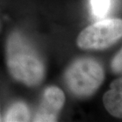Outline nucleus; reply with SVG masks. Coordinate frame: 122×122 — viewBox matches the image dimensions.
Here are the masks:
<instances>
[{"mask_svg":"<svg viewBox=\"0 0 122 122\" xmlns=\"http://www.w3.org/2000/svg\"><path fill=\"white\" fill-rule=\"evenodd\" d=\"M29 112L24 103L17 102L13 105L5 116V121H28Z\"/></svg>","mask_w":122,"mask_h":122,"instance_id":"423d86ee","label":"nucleus"},{"mask_svg":"<svg viewBox=\"0 0 122 122\" xmlns=\"http://www.w3.org/2000/svg\"><path fill=\"white\" fill-rule=\"evenodd\" d=\"M6 59L10 73L18 81L36 86L43 80L42 59L19 33H13L7 41Z\"/></svg>","mask_w":122,"mask_h":122,"instance_id":"f257e3e1","label":"nucleus"},{"mask_svg":"<svg viewBox=\"0 0 122 122\" xmlns=\"http://www.w3.org/2000/svg\"><path fill=\"white\" fill-rule=\"evenodd\" d=\"M103 79L102 67L91 58L77 59L66 73V81L69 90L78 97L92 94L102 83Z\"/></svg>","mask_w":122,"mask_h":122,"instance_id":"f03ea898","label":"nucleus"},{"mask_svg":"<svg viewBox=\"0 0 122 122\" xmlns=\"http://www.w3.org/2000/svg\"><path fill=\"white\" fill-rule=\"evenodd\" d=\"M111 68L115 73H122V48L113 59Z\"/></svg>","mask_w":122,"mask_h":122,"instance_id":"6e6552de","label":"nucleus"},{"mask_svg":"<svg viewBox=\"0 0 122 122\" xmlns=\"http://www.w3.org/2000/svg\"><path fill=\"white\" fill-rule=\"evenodd\" d=\"M0 121H1V118H0Z\"/></svg>","mask_w":122,"mask_h":122,"instance_id":"1a4fd4ad","label":"nucleus"},{"mask_svg":"<svg viewBox=\"0 0 122 122\" xmlns=\"http://www.w3.org/2000/svg\"><path fill=\"white\" fill-rule=\"evenodd\" d=\"M110 90L103 96V103L111 115L122 118V77L111 82Z\"/></svg>","mask_w":122,"mask_h":122,"instance_id":"39448f33","label":"nucleus"},{"mask_svg":"<svg viewBox=\"0 0 122 122\" xmlns=\"http://www.w3.org/2000/svg\"><path fill=\"white\" fill-rule=\"evenodd\" d=\"M64 103L65 94L61 89L57 87L46 88L34 121H55Z\"/></svg>","mask_w":122,"mask_h":122,"instance_id":"20e7f679","label":"nucleus"},{"mask_svg":"<svg viewBox=\"0 0 122 122\" xmlns=\"http://www.w3.org/2000/svg\"><path fill=\"white\" fill-rule=\"evenodd\" d=\"M122 37V20L105 19L84 29L77 37V45L84 49H103Z\"/></svg>","mask_w":122,"mask_h":122,"instance_id":"7ed1b4c3","label":"nucleus"},{"mask_svg":"<svg viewBox=\"0 0 122 122\" xmlns=\"http://www.w3.org/2000/svg\"><path fill=\"white\" fill-rule=\"evenodd\" d=\"M90 2L92 14L98 18L105 17L111 6V0H90Z\"/></svg>","mask_w":122,"mask_h":122,"instance_id":"0eeeda50","label":"nucleus"}]
</instances>
